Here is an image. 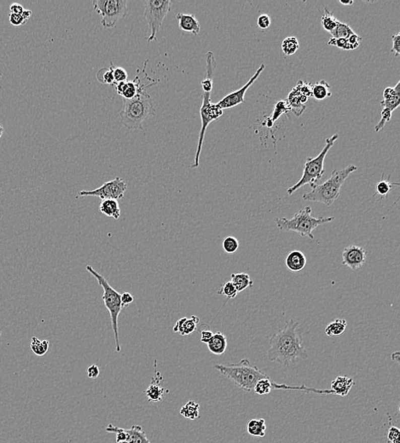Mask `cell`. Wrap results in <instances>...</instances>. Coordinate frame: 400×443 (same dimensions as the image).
<instances>
[{"label":"cell","instance_id":"53","mask_svg":"<svg viewBox=\"0 0 400 443\" xmlns=\"http://www.w3.org/2000/svg\"><path fill=\"white\" fill-rule=\"evenodd\" d=\"M392 360L395 362H399L400 360V354L399 352L396 351L395 353H392Z\"/></svg>","mask_w":400,"mask_h":443},{"label":"cell","instance_id":"11","mask_svg":"<svg viewBox=\"0 0 400 443\" xmlns=\"http://www.w3.org/2000/svg\"><path fill=\"white\" fill-rule=\"evenodd\" d=\"M127 189V185L125 181L120 177H115L113 180L103 183L99 188L93 190H81L79 192L78 197L93 196L98 197L102 200L103 199H122Z\"/></svg>","mask_w":400,"mask_h":443},{"label":"cell","instance_id":"48","mask_svg":"<svg viewBox=\"0 0 400 443\" xmlns=\"http://www.w3.org/2000/svg\"><path fill=\"white\" fill-rule=\"evenodd\" d=\"M349 44L353 48V50H356L357 48L359 47L360 43H361L362 38L359 36L357 33H353V35H351L348 39Z\"/></svg>","mask_w":400,"mask_h":443},{"label":"cell","instance_id":"15","mask_svg":"<svg viewBox=\"0 0 400 443\" xmlns=\"http://www.w3.org/2000/svg\"><path fill=\"white\" fill-rule=\"evenodd\" d=\"M138 75L134 78V81H126L114 83L113 86L116 90L118 95L123 97V99H132L134 97L142 92L145 90H147V87L152 86H146L142 82V79L140 76L139 69L137 70Z\"/></svg>","mask_w":400,"mask_h":443},{"label":"cell","instance_id":"51","mask_svg":"<svg viewBox=\"0 0 400 443\" xmlns=\"http://www.w3.org/2000/svg\"><path fill=\"white\" fill-rule=\"evenodd\" d=\"M10 10H11V13L16 15H22L24 11L23 6L17 3L12 4L10 7Z\"/></svg>","mask_w":400,"mask_h":443},{"label":"cell","instance_id":"42","mask_svg":"<svg viewBox=\"0 0 400 443\" xmlns=\"http://www.w3.org/2000/svg\"><path fill=\"white\" fill-rule=\"evenodd\" d=\"M311 87H312L311 84L308 83L306 81H300L298 82L297 86L295 88L302 96L309 98V97H311Z\"/></svg>","mask_w":400,"mask_h":443},{"label":"cell","instance_id":"13","mask_svg":"<svg viewBox=\"0 0 400 443\" xmlns=\"http://www.w3.org/2000/svg\"><path fill=\"white\" fill-rule=\"evenodd\" d=\"M264 67H265V65L261 64L258 69H257V71H256L255 73L251 77L249 81H247L246 85L242 86V88L238 89V90H236L235 92L226 95L225 97H223L222 99L220 100L219 103H217V105L222 110H224V109L234 108L236 106L239 105L241 103H244V97L246 92H247L248 89L250 88V86L257 81V79L259 77V75H261V72L264 71Z\"/></svg>","mask_w":400,"mask_h":443},{"label":"cell","instance_id":"38","mask_svg":"<svg viewBox=\"0 0 400 443\" xmlns=\"http://www.w3.org/2000/svg\"><path fill=\"white\" fill-rule=\"evenodd\" d=\"M218 294L219 295H224V296L226 297L227 300H230V299H235L237 296L238 291H236V287L234 286L232 282L228 281V282L225 283L221 286L220 290L218 291Z\"/></svg>","mask_w":400,"mask_h":443},{"label":"cell","instance_id":"47","mask_svg":"<svg viewBox=\"0 0 400 443\" xmlns=\"http://www.w3.org/2000/svg\"><path fill=\"white\" fill-rule=\"evenodd\" d=\"M120 301H121L122 307H126V306L131 305V303L134 302V298L131 293L125 291V292L120 294Z\"/></svg>","mask_w":400,"mask_h":443},{"label":"cell","instance_id":"2","mask_svg":"<svg viewBox=\"0 0 400 443\" xmlns=\"http://www.w3.org/2000/svg\"><path fill=\"white\" fill-rule=\"evenodd\" d=\"M155 115L156 109L147 90L140 92L132 99H123L120 111V123L128 130H144V122Z\"/></svg>","mask_w":400,"mask_h":443},{"label":"cell","instance_id":"28","mask_svg":"<svg viewBox=\"0 0 400 443\" xmlns=\"http://www.w3.org/2000/svg\"><path fill=\"white\" fill-rule=\"evenodd\" d=\"M180 414L187 419L195 420L200 417V405L190 400L181 407Z\"/></svg>","mask_w":400,"mask_h":443},{"label":"cell","instance_id":"14","mask_svg":"<svg viewBox=\"0 0 400 443\" xmlns=\"http://www.w3.org/2000/svg\"><path fill=\"white\" fill-rule=\"evenodd\" d=\"M366 259L367 252L364 247L349 245L343 249L342 265L348 267L352 270H358L362 268Z\"/></svg>","mask_w":400,"mask_h":443},{"label":"cell","instance_id":"18","mask_svg":"<svg viewBox=\"0 0 400 443\" xmlns=\"http://www.w3.org/2000/svg\"><path fill=\"white\" fill-rule=\"evenodd\" d=\"M354 385V380L352 378L347 376H338L336 380L331 383L330 390L329 392L337 396H348L352 388Z\"/></svg>","mask_w":400,"mask_h":443},{"label":"cell","instance_id":"5","mask_svg":"<svg viewBox=\"0 0 400 443\" xmlns=\"http://www.w3.org/2000/svg\"><path fill=\"white\" fill-rule=\"evenodd\" d=\"M335 220V216H320L315 217L311 216V208L306 206L302 210H299L291 218L278 217L276 218L277 228L280 231H291L299 234L301 237L313 240L314 236L312 232L320 225L328 224Z\"/></svg>","mask_w":400,"mask_h":443},{"label":"cell","instance_id":"30","mask_svg":"<svg viewBox=\"0 0 400 443\" xmlns=\"http://www.w3.org/2000/svg\"><path fill=\"white\" fill-rule=\"evenodd\" d=\"M321 23H322V28H324V30L327 31L328 33H331L335 28H337L339 21L334 17L333 13L327 7H324V12L322 14Z\"/></svg>","mask_w":400,"mask_h":443},{"label":"cell","instance_id":"26","mask_svg":"<svg viewBox=\"0 0 400 443\" xmlns=\"http://www.w3.org/2000/svg\"><path fill=\"white\" fill-rule=\"evenodd\" d=\"M331 93L330 86L325 81H320L319 82L312 85L311 87V97H314L315 99L324 100L325 98L330 97Z\"/></svg>","mask_w":400,"mask_h":443},{"label":"cell","instance_id":"54","mask_svg":"<svg viewBox=\"0 0 400 443\" xmlns=\"http://www.w3.org/2000/svg\"><path fill=\"white\" fill-rule=\"evenodd\" d=\"M340 3L343 5V6H353V1H346V2H344L342 0H340Z\"/></svg>","mask_w":400,"mask_h":443},{"label":"cell","instance_id":"25","mask_svg":"<svg viewBox=\"0 0 400 443\" xmlns=\"http://www.w3.org/2000/svg\"><path fill=\"white\" fill-rule=\"evenodd\" d=\"M247 433L253 437H264L266 430V424L264 418L252 419L247 423Z\"/></svg>","mask_w":400,"mask_h":443},{"label":"cell","instance_id":"56","mask_svg":"<svg viewBox=\"0 0 400 443\" xmlns=\"http://www.w3.org/2000/svg\"><path fill=\"white\" fill-rule=\"evenodd\" d=\"M1 77H2V73H1V72H0V78H1Z\"/></svg>","mask_w":400,"mask_h":443},{"label":"cell","instance_id":"6","mask_svg":"<svg viewBox=\"0 0 400 443\" xmlns=\"http://www.w3.org/2000/svg\"><path fill=\"white\" fill-rule=\"evenodd\" d=\"M339 137L338 134H335L333 136L326 139V144L322 151L317 157L306 160V163L304 164L303 175L300 178V180L295 185L288 188L287 193L289 195L298 191L300 188H302L306 184H310L311 188H313L317 184L318 181L322 179V176L324 174V161L328 151L332 149L335 141H337Z\"/></svg>","mask_w":400,"mask_h":443},{"label":"cell","instance_id":"39","mask_svg":"<svg viewBox=\"0 0 400 443\" xmlns=\"http://www.w3.org/2000/svg\"><path fill=\"white\" fill-rule=\"evenodd\" d=\"M109 67L111 68L112 72H113L114 83H120V82L127 81V72L125 71V68H123L121 66H114V64L112 61L110 62Z\"/></svg>","mask_w":400,"mask_h":443},{"label":"cell","instance_id":"10","mask_svg":"<svg viewBox=\"0 0 400 443\" xmlns=\"http://www.w3.org/2000/svg\"><path fill=\"white\" fill-rule=\"evenodd\" d=\"M172 1L169 0H146L145 1V18L150 29L148 42L155 41L165 17L172 8Z\"/></svg>","mask_w":400,"mask_h":443},{"label":"cell","instance_id":"23","mask_svg":"<svg viewBox=\"0 0 400 443\" xmlns=\"http://www.w3.org/2000/svg\"><path fill=\"white\" fill-rule=\"evenodd\" d=\"M160 376L156 379H152L151 384L145 391V394L150 402H159L162 401L164 397L165 390L161 386V381L159 380Z\"/></svg>","mask_w":400,"mask_h":443},{"label":"cell","instance_id":"52","mask_svg":"<svg viewBox=\"0 0 400 443\" xmlns=\"http://www.w3.org/2000/svg\"><path fill=\"white\" fill-rule=\"evenodd\" d=\"M32 15H33V12H32V11H29V10H24L22 16H23V17L24 18V20H25L26 22H28L29 18L32 17Z\"/></svg>","mask_w":400,"mask_h":443},{"label":"cell","instance_id":"17","mask_svg":"<svg viewBox=\"0 0 400 443\" xmlns=\"http://www.w3.org/2000/svg\"><path fill=\"white\" fill-rule=\"evenodd\" d=\"M176 19L178 21V28L181 30L193 33L194 35H197L200 33V22L194 15L178 13Z\"/></svg>","mask_w":400,"mask_h":443},{"label":"cell","instance_id":"20","mask_svg":"<svg viewBox=\"0 0 400 443\" xmlns=\"http://www.w3.org/2000/svg\"><path fill=\"white\" fill-rule=\"evenodd\" d=\"M285 264L288 269L292 272H300L305 269L306 265V258L303 252L294 250L289 252L285 259Z\"/></svg>","mask_w":400,"mask_h":443},{"label":"cell","instance_id":"37","mask_svg":"<svg viewBox=\"0 0 400 443\" xmlns=\"http://www.w3.org/2000/svg\"><path fill=\"white\" fill-rule=\"evenodd\" d=\"M97 80L98 82L104 85H110L113 86L114 84V76L111 68H101L97 73Z\"/></svg>","mask_w":400,"mask_h":443},{"label":"cell","instance_id":"24","mask_svg":"<svg viewBox=\"0 0 400 443\" xmlns=\"http://www.w3.org/2000/svg\"><path fill=\"white\" fill-rule=\"evenodd\" d=\"M231 281L236 287V291L238 293L241 291H244L247 288L252 287L253 285V281L251 279L250 275L247 273H236L231 274Z\"/></svg>","mask_w":400,"mask_h":443},{"label":"cell","instance_id":"46","mask_svg":"<svg viewBox=\"0 0 400 443\" xmlns=\"http://www.w3.org/2000/svg\"><path fill=\"white\" fill-rule=\"evenodd\" d=\"M9 20H10L11 24L15 26V27H19V26L24 25V24L27 23V22L24 20L22 15H16L11 13L10 16H9Z\"/></svg>","mask_w":400,"mask_h":443},{"label":"cell","instance_id":"32","mask_svg":"<svg viewBox=\"0 0 400 443\" xmlns=\"http://www.w3.org/2000/svg\"><path fill=\"white\" fill-rule=\"evenodd\" d=\"M273 383L271 378L258 380L253 387V392L258 396H266L273 390Z\"/></svg>","mask_w":400,"mask_h":443},{"label":"cell","instance_id":"44","mask_svg":"<svg viewBox=\"0 0 400 443\" xmlns=\"http://www.w3.org/2000/svg\"><path fill=\"white\" fill-rule=\"evenodd\" d=\"M257 24L260 29H267L272 24V19L267 14H262L257 19Z\"/></svg>","mask_w":400,"mask_h":443},{"label":"cell","instance_id":"33","mask_svg":"<svg viewBox=\"0 0 400 443\" xmlns=\"http://www.w3.org/2000/svg\"><path fill=\"white\" fill-rule=\"evenodd\" d=\"M330 33L334 39H348L351 35H353V33H355L353 32L350 26L339 22L337 28H335Z\"/></svg>","mask_w":400,"mask_h":443},{"label":"cell","instance_id":"22","mask_svg":"<svg viewBox=\"0 0 400 443\" xmlns=\"http://www.w3.org/2000/svg\"><path fill=\"white\" fill-rule=\"evenodd\" d=\"M99 211L105 216L118 220L120 216V208L118 200L103 199L99 205Z\"/></svg>","mask_w":400,"mask_h":443},{"label":"cell","instance_id":"4","mask_svg":"<svg viewBox=\"0 0 400 443\" xmlns=\"http://www.w3.org/2000/svg\"><path fill=\"white\" fill-rule=\"evenodd\" d=\"M358 170V166L350 165L344 169L334 170L330 177L322 184H316L311 191L303 194V199L311 202L322 203L327 206L333 205L340 197V192L345 181L353 172Z\"/></svg>","mask_w":400,"mask_h":443},{"label":"cell","instance_id":"49","mask_svg":"<svg viewBox=\"0 0 400 443\" xmlns=\"http://www.w3.org/2000/svg\"><path fill=\"white\" fill-rule=\"evenodd\" d=\"M99 374H100L99 367L97 365H95V364L94 365H90L89 367L87 368V375H88L89 379L95 380V379H97V377L99 376Z\"/></svg>","mask_w":400,"mask_h":443},{"label":"cell","instance_id":"7","mask_svg":"<svg viewBox=\"0 0 400 443\" xmlns=\"http://www.w3.org/2000/svg\"><path fill=\"white\" fill-rule=\"evenodd\" d=\"M86 270L96 278L98 284L103 288V293L102 299L104 303L106 309L109 310L110 318H111L112 329L114 332L116 352L120 353V344L119 333H118V317L120 316V312L123 309L121 301H120V294L115 291L114 288L109 285L107 279L104 278L102 274L97 273L92 266H86Z\"/></svg>","mask_w":400,"mask_h":443},{"label":"cell","instance_id":"35","mask_svg":"<svg viewBox=\"0 0 400 443\" xmlns=\"http://www.w3.org/2000/svg\"><path fill=\"white\" fill-rule=\"evenodd\" d=\"M223 249L227 254H233L239 248V241L233 236H227L222 242Z\"/></svg>","mask_w":400,"mask_h":443},{"label":"cell","instance_id":"43","mask_svg":"<svg viewBox=\"0 0 400 443\" xmlns=\"http://www.w3.org/2000/svg\"><path fill=\"white\" fill-rule=\"evenodd\" d=\"M387 443H400V430L397 427H390L386 434Z\"/></svg>","mask_w":400,"mask_h":443},{"label":"cell","instance_id":"16","mask_svg":"<svg viewBox=\"0 0 400 443\" xmlns=\"http://www.w3.org/2000/svg\"><path fill=\"white\" fill-rule=\"evenodd\" d=\"M400 104V81L394 87H386L383 92V100L380 103L381 108L393 111Z\"/></svg>","mask_w":400,"mask_h":443},{"label":"cell","instance_id":"57","mask_svg":"<svg viewBox=\"0 0 400 443\" xmlns=\"http://www.w3.org/2000/svg\"><path fill=\"white\" fill-rule=\"evenodd\" d=\"M0 88H1V86H0Z\"/></svg>","mask_w":400,"mask_h":443},{"label":"cell","instance_id":"40","mask_svg":"<svg viewBox=\"0 0 400 443\" xmlns=\"http://www.w3.org/2000/svg\"><path fill=\"white\" fill-rule=\"evenodd\" d=\"M392 114V111H390L389 109H386V108H382V111H381V119H380V121L378 122L377 125H375V132H379L380 130L383 129L384 126H385L386 123L391 120Z\"/></svg>","mask_w":400,"mask_h":443},{"label":"cell","instance_id":"36","mask_svg":"<svg viewBox=\"0 0 400 443\" xmlns=\"http://www.w3.org/2000/svg\"><path fill=\"white\" fill-rule=\"evenodd\" d=\"M290 111L289 104L287 103V101H279L276 103L274 109H273V114H272V122H275L278 120L283 114H285Z\"/></svg>","mask_w":400,"mask_h":443},{"label":"cell","instance_id":"9","mask_svg":"<svg viewBox=\"0 0 400 443\" xmlns=\"http://www.w3.org/2000/svg\"><path fill=\"white\" fill-rule=\"evenodd\" d=\"M92 6L101 17L104 28H113L117 22L127 16V0H94Z\"/></svg>","mask_w":400,"mask_h":443},{"label":"cell","instance_id":"8","mask_svg":"<svg viewBox=\"0 0 400 443\" xmlns=\"http://www.w3.org/2000/svg\"><path fill=\"white\" fill-rule=\"evenodd\" d=\"M212 92H203V104L200 108L201 126L199 138H198L197 149L194 155V162L190 166V168H197L200 164V156L203 149V141L205 138L206 130L210 125V123L220 119L223 115L222 109L217 105V103L211 102Z\"/></svg>","mask_w":400,"mask_h":443},{"label":"cell","instance_id":"3","mask_svg":"<svg viewBox=\"0 0 400 443\" xmlns=\"http://www.w3.org/2000/svg\"><path fill=\"white\" fill-rule=\"evenodd\" d=\"M214 367L246 392L253 391V387L258 380L270 378L268 374L253 365L248 359H242L239 362L229 363L227 365L216 364Z\"/></svg>","mask_w":400,"mask_h":443},{"label":"cell","instance_id":"21","mask_svg":"<svg viewBox=\"0 0 400 443\" xmlns=\"http://www.w3.org/2000/svg\"><path fill=\"white\" fill-rule=\"evenodd\" d=\"M208 344L209 351L217 355H221L225 353L227 349V338L222 332H218L214 333L213 338L210 339Z\"/></svg>","mask_w":400,"mask_h":443},{"label":"cell","instance_id":"12","mask_svg":"<svg viewBox=\"0 0 400 443\" xmlns=\"http://www.w3.org/2000/svg\"><path fill=\"white\" fill-rule=\"evenodd\" d=\"M105 430L116 435L117 443H151L142 427L137 424L127 429L109 424Z\"/></svg>","mask_w":400,"mask_h":443},{"label":"cell","instance_id":"31","mask_svg":"<svg viewBox=\"0 0 400 443\" xmlns=\"http://www.w3.org/2000/svg\"><path fill=\"white\" fill-rule=\"evenodd\" d=\"M50 343L48 340H40L36 337L31 339L30 348L32 351L38 356H43L47 353Z\"/></svg>","mask_w":400,"mask_h":443},{"label":"cell","instance_id":"41","mask_svg":"<svg viewBox=\"0 0 400 443\" xmlns=\"http://www.w3.org/2000/svg\"><path fill=\"white\" fill-rule=\"evenodd\" d=\"M328 45H333L337 46L341 50H353V48L351 46L348 39H334L331 38L329 41L328 42Z\"/></svg>","mask_w":400,"mask_h":443},{"label":"cell","instance_id":"45","mask_svg":"<svg viewBox=\"0 0 400 443\" xmlns=\"http://www.w3.org/2000/svg\"><path fill=\"white\" fill-rule=\"evenodd\" d=\"M392 51L395 57L399 56L400 55V33H397L392 36Z\"/></svg>","mask_w":400,"mask_h":443},{"label":"cell","instance_id":"27","mask_svg":"<svg viewBox=\"0 0 400 443\" xmlns=\"http://www.w3.org/2000/svg\"><path fill=\"white\" fill-rule=\"evenodd\" d=\"M390 177L391 176L389 175L388 177L385 179L384 178V174H382L381 181L376 184V191H375V194H374V197H379L378 200H382V199H386V197L388 196V194L391 191L392 187L394 185H399L398 183H391L390 182Z\"/></svg>","mask_w":400,"mask_h":443},{"label":"cell","instance_id":"29","mask_svg":"<svg viewBox=\"0 0 400 443\" xmlns=\"http://www.w3.org/2000/svg\"><path fill=\"white\" fill-rule=\"evenodd\" d=\"M347 326H348V322L344 319L334 320L331 323L328 325V327H326L325 334L328 337L342 335V333L346 331Z\"/></svg>","mask_w":400,"mask_h":443},{"label":"cell","instance_id":"1","mask_svg":"<svg viewBox=\"0 0 400 443\" xmlns=\"http://www.w3.org/2000/svg\"><path fill=\"white\" fill-rule=\"evenodd\" d=\"M298 327L299 323L291 319L286 321L283 329L271 336L268 349V359L271 361L289 366L296 360L307 359L303 336Z\"/></svg>","mask_w":400,"mask_h":443},{"label":"cell","instance_id":"19","mask_svg":"<svg viewBox=\"0 0 400 443\" xmlns=\"http://www.w3.org/2000/svg\"><path fill=\"white\" fill-rule=\"evenodd\" d=\"M199 321L200 319L195 316H191L190 318L183 317L176 322L172 331L176 333H179L181 336L189 335L196 330Z\"/></svg>","mask_w":400,"mask_h":443},{"label":"cell","instance_id":"34","mask_svg":"<svg viewBox=\"0 0 400 443\" xmlns=\"http://www.w3.org/2000/svg\"><path fill=\"white\" fill-rule=\"evenodd\" d=\"M300 47L299 41L295 37H288L282 43V50L285 55H292L296 53Z\"/></svg>","mask_w":400,"mask_h":443},{"label":"cell","instance_id":"50","mask_svg":"<svg viewBox=\"0 0 400 443\" xmlns=\"http://www.w3.org/2000/svg\"><path fill=\"white\" fill-rule=\"evenodd\" d=\"M213 336H214V332L210 330H203L201 332V342L203 343H208L213 338Z\"/></svg>","mask_w":400,"mask_h":443},{"label":"cell","instance_id":"55","mask_svg":"<svg viewBox=\"0 0 400 443\" xmlns=\"http://www.w3.org/2000/svg\"><path fill=\"white\" fill-rule=\"evenodd\" d=\"M3 133H4L3 125H1V124H0V138H1V137H2V135H3Z\"/></svg>","mask_w":400,"mask_h":443}]
</instances>
